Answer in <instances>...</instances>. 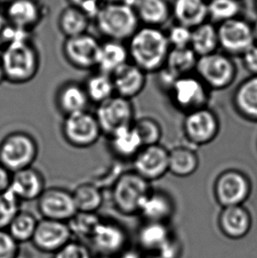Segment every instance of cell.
Here are the masks:
<instances>
[{
  "mask_svg": "<svg viewBox=\"0 0 257 258\" xmlns=\"http://www.w3.org/2000/svg\"><path fill=\"white\" fill-rule=\"evenodd\" d=\"M130 61L146 74L158 73L166 64L171 46L159 28H139L128 40Z\"/></svg>",
  "mask_w": 257,
  "mask_h": 258,
  "instance_id": "1",
  "label": "cell"
},
{
  "mask_svg": "<svg viewBox=\"0 0 257 258\" xmlns=\"http://www.w3.org/2000/svg\"><path fill=\"white\" fill-rule=\"evenodd\" d=\"M6 81L14 85L27 84L37 75L41 56L31 39L7 44L0 55Z\"/></svg>",
  "mask_w": 257,
  "mask_h": 258,
  "instance_id": "2",
  "label": "cell"
},
{
  "mask_svg": "<svg viewBox=\"0 0 257 258\" xmlns=\"http://www.w3.org/2000/svg\"><path fill=\"white\" fill-rule=\"evenodd\" d=\"M94 20L98 31L106 40L124 42L139 29L135 10L123 2L103 4Z\"/></svg>",
  "mask_w": 257,
  "mask_h": 258,
  "instance_id": "3",
  "label": "cell"
},
{
  "mask_svg": "<svg viewBox=\"0 0 257 258\" xmlns=\"http://www.w3.org/2000/svg\"><path fill=\"white\" fill-rule=\"evenodd\" d=\"M150 183L133 169L119 174L110 191L114 209L124 216L139 214L144 199L152 189Z\"/></svg>",
  "mask_w": 257,
  "mask_h": 258,
  "instance_id": "4",
  "label": "cell"
},
{
  "mask_svg": "<svg viewBox=\"0 0 257 258\" xmlns=\"http://www.w3.org/2000/svg\"><path fill=\"white\" fill-rule=\"evenodd\" d=\"M38 154L37 141L26 132L8 133L0 141V163L11 173L32 167Z\"/></svg>",
  "mask_w": 257,
  "mask_h": 258,
  "instance_id": "5",
  "label": "cell"
},
{
  "mask_svg": "<svg viewBox=\"0 0 257 258\" xmlns=\"http://www.w3.org/2000/svg\"><path fill=\"white\" fill-rule=\"evenodd\" d=\"M195 74L211 90H224L235 81L237 67L232 56L216 51L198 57Z\"/></svg>",
  "mask_w": 257,
  "mask_h": 258,
  "instance_id": "6",
  "label": "cell"
},
{
  "mask_svg": "<svg viewBox=\"0 0 257 258\" xmlns=\"http://www.w3.org/2000/svg\"><path fill=\"white\" fill-rule=\"evenodd\" d=\"M128 241V231L123 225L101 217L87 244L99 256L117 257L125 252Z\"/></svg>",
  "mask_w": 257,
  "mask_h": 258,
  "instance_id": "7",
  "label": "cell"
},
{
  "mask_svg": "<svg viewBox=\"0 0 257 258\" xmlns=\"http://www.w3.org/2000/svg\"><path fill=\"white\" fill-rule=\"evenodd\" d=\"M61 133L66 143L78 149L93 147L103 135L96 116L89 110L65 116Z\"/></svg>",
  "mask_w": 257,
  "mask_h": 258,
  "instance_id": "8",
  "label": "cell"
},
{
  "mask_svg": "<svg viewBox=\"0 0 257 258\" xmlns=\"http://www.w3.org/2000/svg\"><path fill=\"white\" fill-rule=\"evenodd\" d=\"M211 91L197 74H191L178 78L167 94L174 107L186 115L208 107Z\"/></svg>",
  "mask_w": 257,
  "mask_h": 258,
  "instance_id": "9",
  "label": "cell"
},
{
  "mask_svg": "<svg viewBox=\"0 0 257 258\" xmlns=\"http://www.w3.org/2000/svg\"><path fill=\"white\" fill-rule=\"evenodd\" d=\"M252 192V182L247 174L229 168L217 176L213 185L216 202L221 207L243 206Z\"/></svg>",
  "mask_w": 257,
  "mask_h": 258,
  "instance_id": "10",
  "label": "cell"
},
{
  "mask_svg": "<svg viewBox=\"0 0 257 258\" xmlns=\"http://www.w3.org/2000/svg\"><path fill=\"white\" fill-rule=\"evenodd\" d=\"M94 115L102 134L107 138L118 130L133 125L136 120L135 108L132 100L116 94L97 105Z\"/></svg>",
  "mask_w": 257,
  "mask_h": 258,
  "instance_id": "11",
  "label": "cell"
},
{
  "mask_svg": "<svg viewBox=\"0 0 257 258\" xmlns=\"http://www.w3.org/2000/svg\"><path fill=\"white\" fill-rule=\"evenodd\" d=\"M182 131L186 140L196 147L208 145L219 135V116L209 106L189 112L185 115Z\"/></svg>",
  "mask_w": 257,
  "mask_h": 258,
  "instance_id": "12",
  "label": "cell"
},
{
  "mask_svg": "<svg viewBox=\"0 0 257 258\" xmlns=\"http://www.w3.org/2000/svg\"><path fill=\"white\" fill-rule=\"evenodd\" d=\"M101 42L88 33L66 38L62 52L66 62L77 70L96 69Z\"/></svg>",
  "mask_w": 257,
  "mask_h": 258,
  "instance_id": "13",
  "label": "cell"
},
{
  "mask_svg": "<svg viewBox=\"0 0 257 258\" xmlns=\"http://www.w3.org/2000/svg\"><path fill=\"white\" fill-rule=\"evenodd\" d=\"M42 219L68 222L77 213L73 191L63 187H49L36 200Z\"/></svg>",
  "mask_w": 257,
  "mask_h": 258,
  "instance_id": "14",
  "label": "cell"
},
{
  "mask_svg": "<svg viewBox=\"0 0 257 258\" xmlns=\"http://www.w3.org/2000/svg\"><path fill=\"white\" fill-rule=\"evenodd\" d=\"M219 47L228 56H242L254 43L253 30L247 22L235 19L223 21L218 28Z\"/></svg>",
  "mask_w": 257,
  "mask_h": 258,
  "instance_id": "15",
  "label": "cell"
},
{
  "mask_svg": "<svg viewBox=\"0 0 257 258\" xmlns=\"http://www.w3.org/2000/svg\"><path fill=\"white\" fill-rule=\"evenodd\" d=\"M73 239L67 222L42 219L39 220L31 243L38 251L53 255Z\"/></svg>",
  "mask_w": 257,
  "mask_h": 258,
  "instance_id": "16",
  "label": "cell"
},
{
  "mask_svg": "<svg viewBox=\"0 0 257 258\" xmlns=\"http://www.w3.org/2000/svg\"><path fill=\"white\" fill-rule=\"evenodd\" d=\"M133 170L146 181H157L168 173L169 150L156 144L143 147L132 160Z\"/></svg>",
  "mask_w": 257,
  "mask_h": 258,
  "instance_id": "17",
  "label": "cell"
},
{
  "mask_svg": "<svg viewBox=\"0 0 257 258\" xmlns=\"http://www.w3.org/2000/svg\"><path fill=\"white\" fill-rule=\"evenodd\" d=\"M46 180L38 168L34 166L13 173L10 189L21 202L35 201L45 190Z\"/></svg>",
  "mask_w": 257,
  "mask_h": 258,
  "instance_id": "18",
  "label": "cell"
},
{
  "mask_svg": "<svg viewBox=\"0 0 257 258\" xmlns=\"http://www.w3.org/2000/svg\"><path fill=\"white\" fill-rule=\"evenodd\" d=\"M54 101L57 111L63 117L88 110L91 103L83 83L75 81H67L60 85L56 89Z\"/></svg>",
  "mask_w": 257,
  "mask_h": 258,
  "instance_id": "19",
  "label": "cell"
},
{
  "mask_svg": "<svg viewBox=\"0 0 257 258\" xmlns=\"http://www.w3.org/2000/svg\"><path fill=\"white\" fill-rule=\"evenodd\" d=\"M253 220L251 213L244 206L223 207L218 218V225L226 237L239 240L251 230Z\"/></svg>",
  "mask_w": 257,
  "mask_h": 258,
  "instance_id": "20",
  "label": "cell"
},
{
  "mask_svg": "<svg viewBox=\"0 0 257 258\" xmlns=\"http://www.w3.org/2000/svg\"><path fill=\"white\" fill-rule=\"evenodd\" d=\"M175 212L174 199L168 192L153 188L144 199L139 215L147 222L167 223Z\"/></svg>",
  "mask_w": 257,
  "mask_h": 258,
  "instance_id": "21",
  "label": "cell"
},
{
  "mask_svg": "<svg viewBox=\"0 0 257 258\" xmlns=\"http://www.w3.org/2000/svg\"><path fill=\"white\" fill-rule=\"evenodd\" d=\"M4 15L9 24L31 32L42 21L43 13L35 0H11Z\"/></svg>",
  "mask_w": 257,
  "mask_h": 258,
  "instance_id": "22",
  "label": "cell"
},
{
  "mask_svg": "<svg viewBox=\"0 0 257 258\" xmlns=\"http://www.w3.org/2000/svg\"><path fill=\"white\" fill-rule=\"evenodd\" d=\"M146 75L139 67L128 62L112 75L115 94L128 100L137 97L146 87Z\"/></svg>",
  "mask_w": 257,
  "mask_h": 258,
  "instance_id": "23",
  "label": "cell"
},
{
  "mask_svg": "<svg viewBox=\"0 0 257 258\" xmlns=\"http://www.w3.org/2000/svg\"><path fill=\"white\" fill-rule=\"evenodd\" d=\"M232 103L242 118L257 122V75H251L237 86L233 91Z\"/></svg>",
  "mask_w": 257,
  "mask_h": 258,
  "instance_id": "24",
  "label": "cell"
},
{
  "mask_svg": "<svg viewBox=\"0 0 257 258\" xmlns=\"http://www.w3.org/2000/svg\"><path fill=\"white\" fill-rule=\"evenodd\" d=\"M131 62L128 47L123 42L105 40L101 42L95 70L113 75Z\"/></svg>",
  "mask_w": 257,
  "mask_h": 258,
  "instance_id": "25",
  "label": "cell"
},
{
  "mask_svg": "<svg viewBox=\"0 0 257 258\" xmlns=\"http://www.w3.org/2000/svg\"><path fill=\"white\" fill-rule=\"evenodd\" d=\"M108 139L110 153L121 161H132L144 147L133 125L118 130Z\"/></svg>",
  "mask_w": 257,
  "mask_h": 258,
  "instance_id": "26",
  "label": "cell"
},
{
  "mask_svg": "<svg viewBox=\"0 0 257 258\" xmlns=\"http://www.w3.org/2000/svg\"><path fill=\"white\" fill-rule=\"evenodd\" d=\"M171 240L170 230L167 223L146 221L138 233L139 245L147 251L160 253Z\"/></svg>",
  "mask_w": 257,
  "mask_h": 258,
  "instance_id": "27",
  "label": "cell"
},
{
  "mask_svg": "<svg viewBox=\"0 0 257 258\" xmlns=\"http://www.w3.org/2000/svg\"><path fill=\"white\" fill-rule=\"evenodd\" d=\"M200 161L197 151L188 147H174L169 150L168 173L179 178L190 176L198 171Z\"/></svg>",
  "mask_w": 257,
  "mask_h": 258,
  "instance_id": "28",
  "label": "cell"
},
{
  "mask_svg": "<svg viewBox=\"0 0 257 258\" xmlns=\"http://www.w3.org/2000/svg\"><path fill=\"white\" fill-rule=\"evenodd\" d=\"M85 90L91 103L96 106L113 97L115 94L111 75L94 70L83 82Z\"/></svg>",
  "mask_w": 257,
  "mask_h": 258,
  "instance_id": "29",
  "label": "cell"
},
{
  "mask_svg": "<svg viewBox=\"0 0 257 258\" xmlns=\"http://www.w3.org/2000/svg\"><path fill=\"white\" fill-rule=\"evenodd\" d=\"M77 210L80 213H97L104 203L102 188L94 182H82L73 190Z\"/></svg>",
  "mask_w": 257,
  "mask_h": 258,
  "instance_id": "30",
  "label": "cell"
},
{
  "mask_svg": "<svg viewBox=\"0 0 257 258\" xmlns=\"http://www.w3.org/2000/svg\"><path fill=\"white\" fill-rule=\"evenodd\" d=\"M174 14L180 24L194 29L203 24L208 8L203 0H176Z\"/></svg>",
  "mask_w": 257,
  "mask_h": 258,
  "instance_id": "31",
  "label": "cell"
},
{
  "mask_svg": "<svg viewBox=\"0 0 257 258\" xmlns=\"http://www.w3.org/2000/svg\"><path fill=\"white\" fill-rule=\"evenodd\" d=\"M90 18L77 7L70 6L65 8L58 18V28L66 38L87 33Z\"/></svg>",
  "mask_w": 257,
  "mask_h": 258,
  "instance_id": "32",
  "label": "cell"
},
{
  "mask_svg": "<svg viewBox=\"0 0 257 258\" xmlns=\"http://www.w3.org/2000/svg\"><path fill=\"white\" fill-rule=\"evenodd\" d=\"M189 47L198 57L216 52L219 47L218 29L208 23L199 25L192 29Z\"/></svg>",
  "mask_w": 257,
  "mask_h": 258,
  "instance_id": "33",
  "label": "cell"
},
{
  "mask_svg": "<svg viewBox=\"0 0 257 258\" xmlns=\"http://www.w3.org/2000/svg\"><path fill=\"white\" fill-rule=\"evenodd\" d=\"M198 60V56L190 47L171 48L165 67L178 78L181 77L194 74Z\"/></svg>",
  "mask_w": 257,
  "mask_h": 258,
  "instance_id": "34",
  "label": "cell"
},
{
  "mask_svg": "<svg viewBox=\"0 0 257 258\" xmlns=\"http://www.w3.org/2000/svg\"><path fill=\"white\" fill-rule=\"evenodd\" d=\"M38 221L34 213L21 210L12 220L7 230L19 244L31 242Z\"/></svg>",
  "mask_w": 257,
  "mask_h": 258,
  "instance_id": "35",
  "label": "cell"
},
{
  "mask_svg": "<svg viewBox=\"0 0 257 258\" xmlns=\"http://www.w3.org/2000/svg\"><path fill=\"white\" fill-rule=\"evenodd\" d=\"M97 213H78L67 222L73 239L87 242L101 220Z\"/></svg>",
  "mask_w": 257,
  "mask_h": 258,
  "instance_id": "36",
  "label": "cell"
},
{
  "mask_svg": "<svg viewBox=\"0 0 257 258\" xmlns=\"http://www.w3.org/2000/svg\"><path fill=\"white\" fill-rule=\"evenodd\" d=\"M134 10L138 17L150 25L160 24L167 19V9L162 0H137Z\"/></svg>",
  "mask_w": 257,
  "mask_h": 258,
  "instance_id": "37",
  "label": "cell"
},
{
  "mask_svg": "<svg viewBox=\"0 0 257 258\" xmlns=\"http://www.w3.org/2000/svg\"><path fill=\"white\" fill-rule=\"evenodd\" d=\"M133 127L142 140L144 147L160 144L162 138V128L155 119L149 116L136 119Z\"/></svg>",
  "mask_w": 257,
  "mask_h": 258,
  "instance_id": "38",
  "label": "cell"
},
{
  "mask_svg": "<svg viewBox=\"0 0 257 258\" xmlns=\"http://www.w3.org/2000/svg\"><path fill=\"white\" fill-rule=\"evenodd\" d=\"M21 201L10 188L0 193V229H7L21 211Z\"/></svg>",
  "mask_w": 257,
  "mask_h": 258,
  "instance_id": "39",
  "label": "cell"
},
{
  "mask_svg": "<svg viewBox=\"0 0 257 258\" xmlns=\"http://www.w3.org/2000/svg\"><path fill=\"white\" fill-rule=\"evenodd\" d=\"M52 258H94V253L87 242L73 239L53 254Z\"/></svg>",
  "mask_w": 257,
  "mask_h": 258,
  "instance_id": "40",
  "label": "cell"
},
{
  "mask_svg": "<svg viewBox=\"0 0 257 258\" xmlns=\"http://www.w3.org/2000/svg\"><path fill=\"white\" fill-rule=\"evenodd\" d=\"M239 11V6L234 0H212L208 13L217 21H226L233 19Z\"/></svg>",
  "mask_w": 257,
  "mask_h": 258,
  "instance_id": "41",
  "label": "cell"
},
{
  "mask_svg": "<svg viewBox=\"0 0 257 258\" xmlns=\"http://www.w3.org/2000/svg\"><path fill=\"white\" fill-rule=\"evenodd\" d=\"M167 36L171 48H188L191 41L192 29L179 24L171 28Z\"/></svg>",
  "mask_w": 257,
  "mask_h": 258,
  "instance_id": "42",
  "label": "cell"
},
{
  "mask_svg": "<svg viewBox=\"0 0 257 258\" xmlns=\"http://www.w3.org/2000/svg\"><path fill=\"white\" fill-rule=\"evenodd\" d=\"M21 252V244L7 229H0V258H17Z\"/></svg>",
  "mask_w": 257,
  "mask_h": 258,
  "instance_id": "43",
  "label": "cell"
},
{
  "mask_svg": "<svg viewBox=\"0 0 257 258\" xmlns=\"http://www.w3.org/2000/svg\"><path fill=\"white\" fill-rule=\"evenodd\" d=\"M71 6L79 8L88 17L94 19L102 7V0H69Z\"/></svg>",
  "mask_w": 257,
  "mask_h": 258,
  "instance_id": "44",
  "label": "cell"
},
{
  "mask_svg": "<svg viewBox=\"0 0 257 258\" xmlns=\"http://www.w3.org/2000/svg\"><path fill=\"white\" fill-rule=\"evenodd\" d=\"M157 74V81L161 90L168 94L178 77L174 75L167 67L161 68Z\"/></svg>",
  "mask_w": 257,
  "mask_h": 258,
  "instance_id": "45",
  "label": "cell"
},
{
  "mask_svg": "<svg viewBox=\"0 0 257 258\" xmlns=\"http://www.w3.org/2000/svg\"><path fill=\"white\" fill-rule=\"evenodd\" d=\"M246 70L251 75H257V44H254L241 56Z\"/></svg>",
  "mask_w": 257,
  "mask_h": 258,
  "instance_id": "46",
  "label": "cell"
},
{
  "mask_svg": "<svg viewBox=\"0 0 257 258\" xmlns=\"http://www.w3.org/2000/svg\"><path fill=\"white\" fill-rule=\"evenodd\" d=\"M12 175L13 173L0 163V193L7 191L10 188Z\"/></svg>",
  "mask_w": 257,
  "mask_h": 258,
  "instance_id": "47",
  "label": "cell"
},
{
  "mask_svg": "<svg viewBox=\"0 0 257 258\" xmlns=\"http://www.w3.org/2000/svg\"><path fill=\"white\" fill-rule=\"evenodd\" d=\"M8 24H9V22L7 21L6 16L4 14H0V50H2L6 46L5 39H4V33H5V30Z\"/></svg>",
  "mask_w": 257,
  "mask_h": 258,
  "instance_id": "48",
  "label": "cell"
},
{
  "mask_svg": "<svg viewBox=\"0 0 257 258\" xmlns=\"http://www.w3.org/2000/svg\"><path fill=\"white\" fill-rule=\"evenodd\" d=\"M4 82H6V75H5L2 63H1V61H0V85L3 84Z\"/></svg>",
  "mask_w": 257,
  "mask_h": 258,
  "instance_id": "49",
  "label": "cell"
},
{
  "mask_svg": "<svg viewBox=\"0 0 257 258\" xmlns=\"http://www.w3.org/2000/svg\"><path fill=\"white\" fill-rule=\"evenodd\" d=\"M253 35H254V43L257 44V22L254 24V28H252Z\"/></svg>",
  "mask_w": 257,
  "mask_h": 258,
  "instance_id": "50",
  "label": "cell"
}]
</instances>
